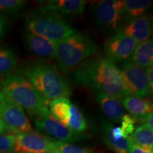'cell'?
<instances>
[{"label": "cell", "instance_id": "obj_11", "mask_svg": "<svg viewBox=\"0 0 153 153\" xmlns=\"http://www.w3.org/2000/svg\"><path fill=\"white\" fill-rule=\"evenodd\" d=\"M137 44L133 38L118 31L104 42L101 53L114 62H121L129 59Z\"/></svg>", "mask_w": 153, "mask_h": 153}, {"label": "cell", "instance_id": "obj_14", "mask_svg": "<svg viewBox=\"0 0 153 153\" xmlns=\"http://www.w3.org/2000/svg\"><path fill=\"white\" fill-rule=\"evenodd\" d=\"M119 32L132 38L137 43L147 41L152 35V16L148 14L130 21L121 26Z\"/></svg>", "mask_w": 153, "mask_h": 153}, {"label": "cell", "instance_id": "obj_30", "mask_svg": "<svg viewBox=\"0 0 153 153\" xmlns=\"http://www.w3.org/2000/svg\"><path fill=\"white\" fill-rule=\"evenodd\" d=\"M145 72H146L147 78H148V85L149 87H150V92L152 94L153 90V65L146 68Z\"/></svg>", "mask_w": 153, "mask_h": 153}, {"label": "cell", "instance_id": "obj_9", "mask_svg": "<svg viewBox=\"0 0 153 153\" xmlns=\"http://www.w3.org/2000/svg\"><path fill=\"white\" fill-rule=\"evenodd\" d=\"M33 122L38 131L57 140V141L72 144L88 138V135L85 133L74 131L60 123L53 117L50 112L34 118Z\"/></svg>", "mask_w": 153, "mask_h": 153}, {"label": "cell", "instance_id": "obj_34", "mask_svg": "<svg viewBox=\"0 0 153 153\" xmlns=\"http://www.w3.org/2000/svg\"><path fill=\"white\" fill-rule=\"evenodd\" d=\"M39 153H53V152H39Z\"/></svg>", "mask_w": 153, "mask_h": 153}, {"label": "cell", "instance_id": "obj_3", "mask_svg": "<svg viewBox=\"0 0 153 153\" xmlns=\"http://www.w3.org/2000/svg\"><path fill=\"white\" fill-rule=\"evenodd\" d=\"M97 51V42L91 36L77 31L57 42L54 58L59 70L65 74L95 55Z\"/></svg>", "mask_w": 153, "mask_h": 153}, {"label": "cell", "instance_id": "obj_26", "mask_svg": "<svg viewBox=\"0 0 153 153\" xmlns=\"http://www.w3.org/2000/svg\"><path fill=\"white\" fill-rule=\"evenodd\" d=\"M136 118L130 114H124L120 119V131L124 137H129L135 129Z\"/></svg>", "mask_w": 153, "mask_h": 153}, {"label": "cell", "instance_id": "obj_21", "mask_svg": "<svg viewBox=\"0 0 153 153\" xmlns=\"http://www.w3.org/2000/svg\"><path fill=\"white\" fill-rule=\"evenodd\" d=\"M130 139L133 144L153 153V133L152 130L144 126H137Z\"/></svg>", "mask_w": 153, "mask_h": 153}, {"label": "cell", "instance_id": "obj_31", "mask_svg": "<svg viewBox=\"0 0 153 153\" xmlns=\"http://www.w3.org/2000/svg\"><path fill=\"white\" fill-rule=\"evenodd\" d=\"M128 153H151L148 151L144 150V149L140 148V147L137 146L135 144H133V143H131V147H130Z\"/></svg>", "mask_w": 153, "mask_h": 153}, {"label": "cell", "instance_id": "obj_24", "mask_svg": "<svg viewBox=\"0 0 153 153\" xmlns=\"http://www.w3.org/2000/svg\"><path fill=\"white\" fill-rule=\"evenodd\" d=\"M67 127L78 133H83L88 129L87 120L83 114L78 106L72 103L70 106V118Z\"/></svg>", "mask_w": 153, "mask_h": 153}, {"label": "cell", "instance_id": "obj_4", "mask_svg": "<svg viewBox=\"0 0 153 153\" xmlns=\"http://www.w3.org/2000/svg\"><path fill=\"white\" fill-rule=\"evenodd\" d=\"M1 92L26 110L31 118L38 117L50 112L41 95L30 82L21 74H7L1 81Z\"/></svg>", "mask_w": 153, "mask_h": 153}, {"label": "cell", "instance_id": "obj_16", "mask_svg": "<svg viewBox=\"0 0 153 153\" xmlns=\"http://www.w3.org/2000/svg\"><path fill=\"white\" fill-rule=\"evenodd\" d=\"M95 99L101 111L108 121L111 123H119L124 111L120 99L117 97L103 94H96Z\"/></svg>", "mask_w": 153, "mask_h": 153}, {"label": "cell", "instance_id": "obj_33", "mask_svg": "<svg viewBox=\"0 0 153 153\" xmlns=\"http://www.w3.org/2000/svg\"><path fill=\"white\" fill-rule=\"evenodd\" d=\"M1 92V81L0 80V93Z\"/></svg>", "mask_w": 153, "mask_h": 153}, {"label": "cell", "instance_id": "obj_32", "mask_svg": "<svg viewBox=\"0 0 153 153\" xmlns=\"http://www.w3.org/2000/svg\"><path fill=\"white\" fill-rule=\"evenodd\" d=\"M7 130L6 128V126L4 123V122L1 120V118H0V134H4L5 132H7Z\"/></svg>", "mask_w": 153, "mask_h": 153}, {"label": "cell", "instance_id": "obj_1", "mask_svg": "<svg viewBox=\"0 0 153 153\" xmlns=\"http://www.w3.org/2000/svg\"><path fill=\"white\" fill-rule=\"evenodd\" d=\"M72 79L78 85L96 94L122 99L127 96L118 65L102 53H96L72 71Z\"/></svg>", "mask_w": 153, "mask_h": 153}, {"label": "cell", "instance_id": "obj_6", "mask_svg": "<svg viewBox=\"0 0 153 153\" xmlns=\"http://www.w3.org/2000/svg\"><path fill=\"white\" fill-rule=\"evenodd\" d=\"M89 14L94 26L104 35H113L123 25V0H102L92 2Z\"/></svg>", "mask_w": 153, "mask_h": 153}, {"label": "cell", "instance_id": "obj_2", "mask_svg": "<svg viewBox=\"0 0 153 153\" xmlns=\"http://www.w3.org/2000/svg\"><path fill=\"white\" fill-rule=\"evenodd\" d=\"M26 78L43 98L46 106L55 99L69 98L72 85L56 65L47 60L34 61L23 67L18 72Z\"/></svg>", "mask_w": 153, "mask_h": 153}, {"label": "cell", "instance_id": "obj_7", "mask_svg": "<svg viewBox=\"0 0 153 153\" xmlns=\"http://www.w3.org/2000/svg\"><path fill=\"white\" fill-rule=\"evenodd\" d=\"M118 68L127 96H136L141 98L148 97L150 89L144 68L128 60L120 62Z\"/></svg>", "mask_w": 153, "mask_h": 153}, {"label": "cell", "instance_id": "obj_19", "mask_svg": "<svg viewBox=\"0 0 153 153\" xmlns=\"http://www.w3.org/2000/svg\"><path fill=\"white\" fill-rule=\"evenodd\" d=\"M152 6V1L150 0H123V25L148 14Z\"/></svg>", "mask_w": 153, "mask_h": 153}, {"label": "cell", "instance_id": "obj_28", "mask_svg": "<svg viewBox=\"0 0 153 153\" xmlns=\"http://www.w3.org/2000/svg\"><path fill=\"white\" fill-rule=\"evenodd\" d=\"M9 23L8 19L0 14V42L6 38L9 31Z\"/></svg>", "mask_w": 153, "mask_h": 153}, {"label": "cell", "instance_id": "obj_23", "mask_svg": "<svg viewBox=\"0 0 153 153\" xmlns=\"http://www.w3.org/2000/svg\"><path fill=\"white\" fill-rule=\"evenodd\" d=\"M27 4V1L24 0H0V14L7 18L19 16Z\"/></svg>", "mask_w": 153, "mask_h": 153}, {"label": "cell", "instance_id": "obj_13", "mask_svg": "<svg viewBox=\"0 0 153 153\" xmlns=\"http://www.w3.org/2000/svg\"><path fill=\"white\" fill-rule=\"evenodd\" d=\"M105 145L115 153H128L132 141L129 137H124L120 127L115 126L110 121L100 117Z\"/></svg>", "mask_w": 153, "mask_h": 153}, {"label": "cell", "instance_id": "obj_5", "mask_svg": "<svg viewBox=\"0 0 153 153\" xmlns=\"http://www.w3.org/2000/svg\"><path fill=\"white\" fill-rule=\"evenodd\" d=\"M24 26L26 32L55 42L77 32L65 19L39 8L28 13L25 19Z\"/></svg>", "mask_w": 153, "mask_h": 153}, {"label": "cell", "instance_id": "obj_10", "mask_svg": "<svg viewBox=\"0 0 153 153\" xmlns=\"http://www.w3.org/2000/svg\"><path fill=\"white\" fill-rule=\"evenodd\" d=\"M16 135L14 153H55V140L37 132L29 131Z\"/></svg>", "mask_w": 153, "mask_h": 153}, {"label": "cell", "instance_id": "obj_18", "mask_svg": "<svg viewBox=\"0 0 153 153\" xmlns=\"http://www.w3.org/2000/svg\"><path fill=\"white\" fill-rule=\"evenodd\" d=\"M120 101L129 114L136 118L152 112V101L145 98L128 95L120 99Z\"/></svg>", "mask_w": 153, "mask_h": 153}, {"label": "cell", "instance_id": "obj_8", "mask_svg": "<svg viewBox=\"0 0 153 153\" xmlns=\"http://www.w3.org/2000/svg\"><path fill=\"white\" fill-rule=\"evenodd\" d=\"M0 118L7 131L19 134L31 131L32 126L24 108L0 93Z\"/></svg>", "mask_w": 153, "mask_h": 153}, {"label": "cell", "instance_id": "obj_22", "mask_svg": "<svg viewBox=\"0 0 153 153\" xmlns=\"http://www.w3.org/2000/svg\"><path fill=\"white\" fill-rule=\"evenodd\" d=\"M17 55L14 49L0 46V74H8L16 68Z\"/></svg>", "mask_w": 153, "mask_h": 153}, {"label": "cell", "instance_id": "obj_17", "mask_svg": "<svg viewBox=\"0 0 153 153\" xmlns=\"http://www.w3.org/2000/svg\"><path fill=\"white\" fill-rule=\"evenodd\" d=\"M128 60L144 69L153 65L152 38L137 43Z\"/></svg>", "mask_w": 153, "mask_h": 153}, {"label": "cell", "instance_id": "obj_20", "mask_svg": "<svg viewBox=\"0 0 153 153\" xmlns=\"http://www.w3.org/2000/svg\"><path fill=\"white\" fill-rule=\"evenodd\" d=\"M71 104L69 98L66 97L55 99L50 102V113L57 121L67 126L70 118Z\"/></svg>", "mask_w": 153, "mask_h": 153}, {"label": "cell", "instance_id": "obj_27", "mask_svg": "<svg viewBox=\"0 0 153 153\" xmlns=\"http://www.w3.org/2000/svg\"><path fill=\"white\" fill-rule=\"evenodd\" d=\"M16 135L0 134V153H14Z\"/></svg>", "mask_w": 153, "mask_h": 153}, {"label": "cell", "instance_id": "obj_12", "mask_svg": "<svg viewBox=\"0 0 153 153\" xmlns=\"http://www.w3.org/2000/svg\"><path fill=\"white\" fill-rule=\"evenodd\" d=\"M38 3L39 9L52 12L65 19L82 15L87 4V1L83 0H47Z\"/></svg>", "mask_w": 153, "mask_h": 153}, {"label": "cell", "instance_id": "obj_25", "mask_svg": "<svg viewBox=\"0 0 153 153\" xmlns=\"http://www.w3.org/2000/svg\"><path fill=\"white\" fill-rule=\"evenodd\" d=\"M55 153H96L88 148H82L71 143L55 140Z\"/></svg>", "mask_w": 153, "mask_h": 153}, {"label": "cell", "instance_id": "obj_15", "mask_svg": "<svg viewBox=\"0 0 153 153\" xmlns=\"http://www.w3.org/2000/svg\"><path fill=\"white\" fill-rule=\"evenodd\" d=\"M24 40L27 48L36 56L41 58H54L57 42L28 32L25 33Z\"/></svg>", "mask_w": 153, "mask_h": 153}, {"label": "cell", "instance_id": "obj_29", "mask_svg": "<svg viewBox=\"0 0 153 153\" xmlns=\"http://www.w3.org/2000/svg\"><path fill=\"white\" fill-rule=\"evenodd\" d=\"M137 123L138 122L140 126H144L149 129L153 130V114L152 112L148 113L140 117L136 118Z\"/></svg>", "mask_w": 153, "mask_h": 153}]
</instances>
